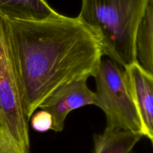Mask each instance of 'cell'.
<instances>
[{
  "instance_id": "cell-1",
  "label": "cell",
  "mask_w": 153,
  "mask_h": 153,
  "mask_svg": "<svg viewBox=\"0 0 153 153\" xmlns=\"http://www.w3.org/2000/svg\"><path fill=\"white\" fill-rule=\"evenodd\" d=\"M7 22L28 120L55 89L98 71L104 56L101 46L78 17L60 14L43 21Z\"/></svg>"
},
{
  "instance_id": "cell-5",
  "label": "cell",
  "mask_w": 153,
  "mask_h": 153,
  "mask_svg": "<svg viewBox=\"0 0 153 153\" xmlns=\"http://www.w3.org/2000/svg\"><path fill=\"white\" fill-rule=\"evenodd\" d=\"M88 79H82L61 85L51 93L39 108L51 114L52 130L60 132L64 128L67 115L72 111L94 105L96 94L87 85Z\"/></svg>"
},
{
  "instance_id": "cell-7",
  "label": "cell",
  "mask_w": 153,
  "mask_h": 153,
  "mask_svg": "<svg viewBox=\"0 0 153 153\" xmlns=\"http://www.w3.org/2000/svg\"><path fill=\"white\" fill-rule=\"evenodd\" d=\"M0 15L9 21H43L60 13L46 0H0Z\"/></svg>"
},
{
  "instance_id": "cell-12",
  "label": "cell",
  "mask_w": 153,
  "mask_h": 153,
  "mask_svg": "<svg viewBox=\"0 0 153 153\" xmlns=\"http://www.w3.org/2000/svg\"><path fill=\"white\" fill-rule=\"evenodd\" d=\"M151 142H152V146H153V140H151Z\"/></svg>"
},
{
  "instance_id": "cell-4",
  "label": "cell",
  "mask_w": 153,
  "mask_h": 153,
  "mask_svg": "<svg viewBox=\"0 0 153 153\" xmlns=\"http://www.w3.org/2000/svg\"><path fill=\"white\" fill-rule=\"evenodd\" d=\"M28 121L10 44L8 22L0 15V122L30 151Z\"/></svg>"
},
{
  "instance_id": "cell-2",
  "label": "cell",
  "mask_w": 153,
  "mask_h": 153,
  "mask_svg": "<svg viewBox=\"0 0 153 153\" xmlns=\"http://www.w3.org/2000/svg\"><path fill=\"white\" fill-rule=\"evenodd\" d=\"M149 0H82L81 22L97 37L103 55L123 68L135 62L137 29Z\"/></svg>"
},
{
  "instance_id": "cell-6",
  "label": "cell",
  "mask_w": 153,
  "mask_h": 153,
  "mask_svg": "<svg viewBox=\"0 0 153 153\" xmlns=\"http://www.w3.org/2000/svg\"><path fill=\"white\" fill-rule=\"evenodd\" d=\"M126 70L143 123L144 136L153 140V74L137 62Z\"/></svg>"
},
{
  "instance_id": "cell-3",
  "label": "cell",
  "mask_w": 153,
  "mask_h": 153,
  "mask_svg": "<svg viewBox=\"0 0 153 153\" xmlns=\"http://www.w3.org/2000/svg\"><path fill=\"white\" fill-rule=\"evenodd\" d=\"M94 79L97 85L94 105L105 114V128L127 130L144 136L126 70L111 58L102 59Z\"/></svg>"
},
{
  "instance_id": "cell-9",
  "label": "cell",
  "mask_w": 153,
  "mask_h": 153,
  "mask_svg": "<svg viewBox=\"0 0 153 153\" xmlns=\"http://www.w3.org/2000/svg\"><path fill=\"white\" fill-rule=\"evenodd\" d=\"M143 136L131 131L105 128L94 137V153H129Z\"/></svg>"
},
{
  "instance_id": "cell-11",
  "label": "cell",
  "mask_w": 153,
  "mask_h": 153,
  "mask_svg": "<svg viewBox=\"0 0 153 153\" xmlns=\"http://www.w3.org/2000/svg\"><path fill=\"white\" fill-rule=\"evenodd\" d=\"M52 117L50 113L40 109V111L32 115L31 123L33 129L39 132L52 130Z\"/></svg>"
},
{
  "instance_id": "cell-10",
  "label": "cell",
  "mask_w": 153,
  "mask_h": 153,
  "mask_svg": "<svg viewBox=\"0 0 153 153\" xmlns=\"http://www.w3.org/2000/svg\"><path fill=\"white\" fill-rule=\"evenodd\" d=\"M0 153H29L0 122Z\"/></svg>"
},
{
  "instance_id": "cell-8",
  "label": "cell",
  "mask_w": 153,
  "mask_h": 153,
  "mask_svg": "<svg viewBox=\"0 0 153 153\" xmlns=\"http://www.w3.org/2000/svg\"><path fill=\"white\" fill-rule=\"evenodd\" d=\"M137 62L153 74V0H149L137 29L135 41Z\"/></svg>"
}]
</instances>
